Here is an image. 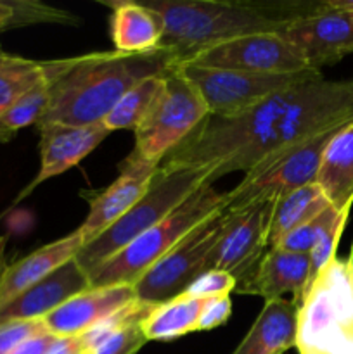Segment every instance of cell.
<instances>
[{
	"label": "cell",
	"instance_id": "1",
	"mask_svg": "<svg viewBox=\"0 0 353 354\" xmlns=\"http://www.w3.org/2000/svg\"><path fill=\"white\" fill-rule=\"evenodd\" d=\"M353 121V80L322 75L279 90L235 116L208 114L161 162L163 169H203L215 183L228 173H248L287 147Z\"/></svg>",
	"mask_w": 353,
	"mask_h": 354
},
{
	"label": "cell",
	"instance_id": "2",
	"mask_svg": "<svg viewBox=\"0 0 353 354\" xmlns=\"http://www.w3.org/2000/svg\"><path fill=\"white\" fill-rule=\"evenodd\" d=\"M173 66H176L175 55L161 47L144 54L111 50L51 61L48 104L37 127L104 123L132 86Z\"/></svg>",
	"mask_w": 353,
	"mask_h": 354
},
{
	"label": "cell",
	"instance_id": "3",
	"mask_svg": "<svg viewBox=\"0 0 353 354\" xmlns=\"http://www.w3.org/2000/svg\"><path fill=\"white\" fill-rule=\"evenodd\" d=\"M163 24L159 47L183 64L211 45L255 33H275L286 21L300 17L289 10L249 2L215 0H147Z\"/></svg>",
	"mask_w": 353,
	"mask_h": 354
},
{
	"label": "cell",
	"instance_id": "4",
	"mask_svg": "<svg viewBox=\"0 0 353 354\" xmlns=\"http://www.w3.org/2000/svg\"><path fill=\"white\" fill-rule=\"evenodd\" d=\"M300 354H353V245L314 279L298 306Z\"/></svg>",
	"mask_w": 353,
	"mask_h": 354
},
{
	"label": "cell",
	"instance_id": "5",
	"mask_svg": "<svg viewBox=\"0 0 353 354\" xmlns=\"http://www.w3.org/2000/svg\"><path fill=\"white\" fill-rule=\"evenodd\" d=\"M227 204L228 192H220L215 189V183L210 182L201 185L165 220L138 235L127 248L93 270L89 275L90 287H134L142 275L172 251L190 230L218 211H224Z\"/></svg>",
	"mask_w": 353,
	"mask_h": 354
},
{
	"label": "cell",
	"instance_id": "6",
	"mask_svg": "<svg viewBox=\"0 0 353 354\" xmlns=\"http://www.w3.org/2000/svg\"><path fill=\"white\" fill-rule=\"evenodd\" d=\"M210 182L203 169H163L158 166L147 192L114 225L87 244L76 254V261L87 275L127 248L132 241L165 220L201 185Z\"/></svg>",
	"mask_w": 353,
	"mask_h": 354
},
{
	"label": "cell",
	"instance_id": "7",
	"mask_svg": "<svg viewBox=\"0 0 353 354\" xmlns=\"http://www.w3.org/2000/svg\"><path fill=\"white\" fill-rule=\"evenodd\" d=\"M208 114L206 104L196 86L173 66L165 73L161 90L147 116L134 131V152L159 166L173 149L203 123Z\"/></svg>",
	"mask_w": 353,
	"mask_h": 354
},
{
	"label": "cell",
	"instance_id": "8",
	"mask_svg": "<svg viewBox=\"0 0 353 354\" xmlns=\"http://www.w3.org/2000/svg\"><path fill=\"white\" fill-rule=\"evenodd\" d=\"M339 130V128H338ZM338 130L287 147L244 173V178L228 190V211H242L260 201L277 199L287 192L315 183L322 154Z\"/></svg>",
	"mask_w": 353,
	"mask_h": 354
},
{
	"label": "cell",
	"instance_id": "9",
	"mask_svg": "<svg viewBox=\"0 0 353 354\" xmlns=\"http://www.w3.org/2000/svg\"><path fill=\"white\" fill-rule=\"evenodd\" d=\"M228 220V211H218L190 230L175 248L166 252L134 286L141 303L159 304L182 294L199 273L221 237Z\"/></svg>",
	"mask_w": 353,
	"mask_h": 354
},
{
	"label": "cell",
	"instance_id": "10",
	"mask_svg": "<svg viewBox=\"0 0 353 354\" xmlns=\"http://www.w3.org/2000/svg\"><path fill=\"white\" fill-rule=\"evenodd\" d=\"M183 76L196 86L201 99L213 116H235L265 100L279 90L320 75V71H301L289 75L234 71V69L201 68L176 64Z\"/></svg>",
	"mask_w": 353,
	"mask_h": 354
},
{
	"label": "cell",
	"instance_id": "11",
	"mask_svg": "<svg viewBox=\"0 0 353 354\" xmlns=\"http://www.w3.org/2000/svg\"><path fill=\"white\" fill-rule=\"evenodd\" d=\"M183 64L234 71L289 75L314 71L279 33H255L211 45L197 52Z\"/></svg>",
	"mask_w": 353,
	"mask_h": 354
},
{
	"label": "cell",
	"instance_id": "12",
	"mask_svg": "<svg viewBox=\"0 0 353 354\" xmlns=\"http://www.w3.org/2000/svg\"><path fill=\"white\" fill-rule=\"evenodd\" d=\"M275 199L260 201L242 211H228L225 230L204 263L206 270H221L237 282L249 275L269 249V228Z\"/></svg>",
	"mask_w": 353,
	"mask_h": 354
},
{
	"label": "cell",
	"instance_id": "13",
	"mask_svg": "<svg viewBox=\"0 0 353 354\" xmlns=\"http://www.w3.org/2000/svg\"><path fill=\"white\" fill-rule=\"evenodd\" d=\"M277 33L296 50L308 69L320 71L353 52V14L320 2L314 12L286 21Z\"/></svg>",
	"mask_w": 353,
	"mask_h": 354
},
{
	"label": "cell",
	"instance_id": "14",
	"mask_svg": "<svg viewBox=\"0 0 353 354\" xmlns=\"http://www.w3.org/2000/svg\"><path fill=\"white\" fill-rule=\"evenodd\" d=\"M158 171V165L132 154L120 165L118 178L90 199V209L78 228L85 245L96 241L111 225L116 223L137 201L142 199Z\"/></svg>",
	"mask_w": 353,
	"mask_h": 354
},
{
	"label": "cell",
	"instance_id": "15",
	"mask_svg": "<svg viewBox=\"0 0 353 354\" xmlns=\"http://www.w3.org/2000/svg\"><path fill=\"white\" fill-rule=\"evenodd\" d=\"M38 131H40V169L33 182L21 192L17 201L24 199L45 180L54 178L78 165L111 133L104 123L90 124V127L48 123L40 124Z\"/></svg>",
	"mask_w": 353,
	"mask_h": 354
},
{
	"label": "cell",
	"instance_id": "16",
	"mask_svg": "<svg viewBox=\"0 0 353 354\" xmlns=\"http://www.w3.org/2000/svg\"><path fill=\"white\" fill-rule=\"evenodd\" d=\"M310 287V256L296 254L279 248L266 249L251 273L237 282L234 292L260 296L265 301L291 294V301L300 306Z\"/></svg>",
	"mask_w": 353,
	"mask_h": 354
},
{
	"label": "cell",
	"instance_id": "17",
	"mask_svg": "<svg viewBox=\"0 0 353 354\" xmlns=\"http://www.w3.org/2000/svg\"><path fill=\"white\" fill-rule=\"evenodd\" d=\"M135 301L132 286L89 287L48 313L44 324L57 337H78Z\"/></svg>",
	"mask_w": 353,
	"mask_h": 354
},
{
	"label": "cell",
	"instance_id": "18",
	"mask_svg": "<svg viewBox=\"0 0 353 354\" xmlns=\"http://www.w3.org/2000/svg\"><path fill=\"white\" fill-rule=\"evenodd\" d=\"M89 287V275L76 259H71L0 308V324L12 320H44L48 313Z\"/></svg>",
	"mask_w": 353,
	"mask_h": 354
},
{
	"label": "cell",
	"instance_id": "19",
	"mask_svg": "<svg viewBox=\"0 0 353 354\" xmlns=\"http://www.w3.org/2000/svg\"><path fill=\"white\" fill-rule=\"evenodd\" d=\"M83 248H85V241L80 230H75L59 241L37 249L26 258L7 265V268L0 275V308L44 280L45 277L54 273L62 265L75 259Z\"/></svg>",
	"mask_w": 353,
	"mask_h": 354
},
{
	"label": "cell",
	"instance_id": "20",
	"mask_svg": "<svg viewBox=\"0 0 353 354\" xmlns=\"http://www.w3.org/2000/svg\"><path fill=\"white\" fill-rule=\"evenodd\" d=\"M298 306L291 299L265 301L246 337L232 354H284L296 348Z\"/></svg>",
	"mask_w": 353,
	"mask_h": 354
},
{
	"label": "cell",
	"instance_id": "21",
	"mask_svg": "<svg viewBox=\"0 0 353 354\" xmlns=\"http://www.w3.org/2000/svg\"><path fill=\"white\" fill-rule=\"evenodd\" d=\"M329 204L338 211L353 206V121L339 128L322 154L317 180Z\"/></svg>",
	"mask_w": 353,
	"mask_h": 354
},
{
	"label": "cell",
	"instance_id": "22",
	"mask_svg": "<svg viewBox=\"0 0 353 354\" xmlns=\"http://www.w3.org/2000/svg\"><path fill=\"white\" fill-rule=\"evenodd\" d=\"M113 9L111 14V37L114 50L123 54H144L159 48L163 24L158 14L145 3L116 0L106 2Z\"/></svg>",
	"mask_w": 353,
	"mask_h": 354
},
{
	"label": "cell",
	"instance_id": "23",
	"mask_svg": "<svg viewBox=\"0 0 353 354\" xmlns=\"http://www.w3.org/2000/svg\"><path fill=\"white\" fill-rule=\"evenodd\" d=\"M331 204L327 197L317 183H310L277 197L269 228V241H266L269 249L275 248L287 234L317 218Z\"/></svg>",
	"mask_w": 353,
	"mask_h": 354
},
{
	"label": "cell",
	"instance_id": "24",
	"mask_svg": "<svg viewBox=\"0 0 353 354\" xmlns=\"http://www.w3.org/2000/svg\"><path fill=\"white\" fill-rule=\"evenodd\" d=\"M203 301L182 292L159 304H152L141 327L147 341H172L197 332Z\"/></svg>",
	"mask_w": 353,
	"mask_h": 354
},
{
	"label": "cell",
	"instance_id": "25",
	"mask_svg": "<svg viewBox=\"0 0 353 354\" xmlns=\"http://www.w3.org/2000/svg\"><path fill=\"white\" fill-rule=\"evenodd\" d=\"M166 73V71H165ZM165 73L161 75L149 76L138 82L137 85L132 86L120 100L116 106L113 107L107 118L104 120V127L113 133L116 130H132L135 131L144 118L147 116L149 109H151L152 102L158 97L159 90H161L163 80H165Z\"/></svg>",
	"mask_w": 353,
	"mask_h": 354
},
{
	"label": "cell",
	"instance_id": "26",
	"mask_svg": "<svg viewBox=\"0 0 353 354\" xmlns=\"http://www.w3.org/2000/svg\"><path fill=\"white\" fill-rule=\"evenodd\" d=\"M47 73L48 61H30L0 50V116Z\"/></svg>",
	"mask_w": 353,
	"mask_h": 354
},
{
	"label": "cell",
	"instance_id": "27",
	"mask_svg": "<svg viewBox=\"0 0 353 354\" xmlns=\"http://www.w3.org/2000/svg\"><path fill=\"white\" fill-rule=\"evenodd\" d=\"M48 75H51V61H48L47 76L31 86L26 93H23L0 116V144L9 142L17 131L30 124H38V121L42 120L48 104Z\"/></svg>",
	"mask_w": 353,
	"mask_h": 354
},
{
	"label": "cell",
	"instance_id": "28",
	"mask_svg": "<svg viewBox=\"0 0 353 354\" xmlns=\"http://www.w3.org/2000/svg\"><path fill=\"white\" fill-rule=\"evenodd\" d=\"M339 213H343V211H338L332 206H329L327 209H325L324 213L318 214L317 218H314V220H310L308 223L301 225L296 230L287 234L275 248L284 249V251L289 252H296V254H310V251L314 249V245L317 244L320 235L324 234L329 228V225L339 216Z\"/></svg>",
	"mask_w": 353,
	"mask_h": 354
},
{
	"label": "cell",
	"instance_id": "29",
	"mask_svg": "<svg viewBox=\"0 0 353 354\" xmlns=\"http://www.w3.org/2000/svg\"><path fill=\"white\" fill-rule=\"evenodd\" d=\"M350 211H343L339 213V216L329 225L327 230L320 235V239L317 241V244L314 245V249L310 251V283L314 282L315 277L336 258V249H338L339 239H341L343 232H345L346 221H348Z\"/></svg>",
	"mask_w": 353,
	"mask_h": 354
},
{
	"label": "cell",
	"instance_id": "30",
	"mask_svg": "<svg viewBox=\"0 0 353 354\" xmlns=\"http://www.w3.org/2000/svg\"><path fill=\"white\" fill-rule=\"evenodd\" d=\"M145 315L128 322L125 327H121L120 330L114 332L113 335H109L102 344L97 346L90 354H137L142 349V346L147 342V339H145L141 327Z\"/></svg>",
	"mask_w": 353,
	"mask_h": 354
},
{
	"label": "cell",
	"instance_id": "31",
	"mask_svg": "<svg viewBox=\"0 0 353 354\" xmlns=\"http://www.w3.org/2000/svg\"><path fill=\"white\" fill-rule=\"evenodd\" d=\"M235 286H237V280L230 273L221 272V270H206L199 273L183 292L204 301L208 297L230 296V292L235 290Z\"/></svg>",
	"mask_w": 353,
	"mask_h": 354
},
{
	"label": "cell",
	"instance_id": "32",
	"mask_svg": "<svg viewBox=\"0 0 353 354\" xmlns=\"http://www.w3.org/2000/svg\"><path fill=\"white\" fill-rule=\"evenodd\" d=\"M45 328L44 320H12L0 324V354H10L21 342Z\"/></svg>",
	"mask_w": 353,
	"mask_h": 354
},
{
	"label": "cell",
	"instance_id": "33",
	"mask_svg": "<svg viewBox=\"0 0 353 354\" xmlns=\"http://www.w3.org/2000/svg\"><path fill=\"white\" fill-rule=\"evenodd\" d=\"M232 313V301L230 296H217L208 297L203 301L201 306L199 320H197V332L211 330L228 320Z\"/></svg>",
	"mask_w": 353,
	"mask_h": 354
},
{
	"label": "cell",
	"instance_id": "34",
	"mask_svg": "<svg viewBox=\"0 0 353 354\" xmlns=\"http://www.w3.org/2000/svg\"><path fill=\"white\" fill-rule=\"evenodd\" d=\"M55 337H57V335H54L52 332H48L47 328H45V330L35 334L33 337L21 342L10 354H47L48 348H51L52 342L55 341Z\"/></svg>",
	"mask_w": 353,
	"mask_h": 354
},
{
	"label": "cell",
	"instance_id": "35",
	"mask_svg": "<svg viewBox=\"0 0 353 354\" xmlns=\"http://www.w3.org/2000/svg\"><path fill=\"white\" fill-rule=\"evenodd\" d=\"M89 353L85 349L82 337H55L47 354H83Z\"/></svg>",
	"mask_w": 353,
	"mask_h": 354
},
{
	"label": "cell",
	"instance_id": "36",
	"mask_svg": "<svg viewBox=\"0 0 353 354\" xmlns=\"http://www.w3.org/2000/svg\"><path fill=\"white\" fill-rule=\"evenodd\" d=\"M14 28V9L9 0H0V35Z\"/></svg>",
	"mask_w": 353,
	"mask_h": 354
},
{
	"label": "cell",
	"instance_id": "37",
	"mask_svg": "<svg viewBox=\"0 0 353 354\" xmlns=\"http://www.w3.org/2000/svg\"><path fill=\"white\" fill-rule=\"evenodd\" d=\"M327 3L331 9L343 10V12H352L353 14V0H327Z\"/></svg>",
	"mask_w": 353,
	"mask_h": 354
},
{
	"label": "cell",
	"instance_id": "38",
	"mask_svg": "<svg viewBox=\"0 0 353 354\" xmlns=\"http://www.w3.org/2000/svg\"><path fill=\"white\" fill-rule=\"evenodd\" d=\"M6 237H0V275L3 273V270L7 268L6 265Z\"/></svg>",
	"mask_w": 353,
	"mask_h": 354
},
{
	"label": "cell",
	"instance_id": "39",
	"mask_svg": "<svg viewBox=\"0 0 353 354\" xmlns=\"http://www.w3.org/2000/svg\"><path fill=\"white\" fill-rule=\"evenodd\" d=\"M83 354H90V353H83Z\"/></svg>",
	"mask_w": 353,
	"mask_h": 354
}]
</instances>
